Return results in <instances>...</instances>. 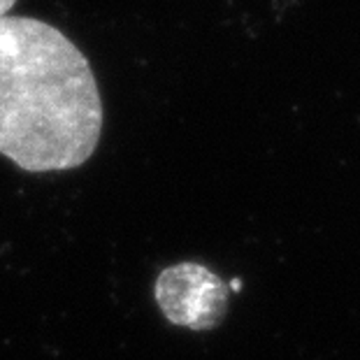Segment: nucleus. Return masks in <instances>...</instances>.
Returning <instances> with one entry per match:
<instances>
[{
	"label": "nucleus",
	"mask_w": 360,
	"mask_h": 360,
	"mask_svg": "<svg viewBox=\"0 0 360 360\" xmlns=\"http://www.w3.org/2000/svg\"><path fill=\"white\" fill-rule=\"evenodd\" d=\"M101 133L89 58L40 19L0 17V154L35 174L75 170L94 156Z\"/></svg>",
	"instance_id": "obj_1"
},
{
	"label": "nucleus",
	"mask_w": 360,
	"mask_h": 360,
	"mask_svg": "<svg viewBox=\"0 0 360 360\" xmlns=\"http://www.w3.org/2000/svg\"><path fill=\"white\" fill-rule=\"evenodd\" d=\"M228 283L198 263H179L158 274L154 297L172 326L188 330L217 328L228 309Z\"/></svg>",
	"instance_id": "obj_2"
},
{
	"label": "nucleus",
	"mask_w": 360,
	"mask_h": 360,
	"mask_svg": "<svg viewBox=\"0 0 360 360\" xmlns=\"http://www.w3.org/2000/svg\"><path fill=\"white\" fill-rule=\"evenodd\" d=\"M17 0H0V17H7V12L12 10Z\"/></svg>",
	"instance_id": "obj_3"
},
{
	"label": "nucleus",
	"mask_w": 360,
	"mask_h": 360,
	"mask_svg": "<svg viewBox=\"0 0 360 360\" xmlns=\"http://www.w3.org/2000/svg\"><path fill=\"white\" fill-rule=\"evenodd\" d=\"M228 288H231V290H235V293H237V290L242 288V281H240V279H233L231 283H228Z\"/></svg>",
	"instance_id": "obj_4"
}]
</instances>
